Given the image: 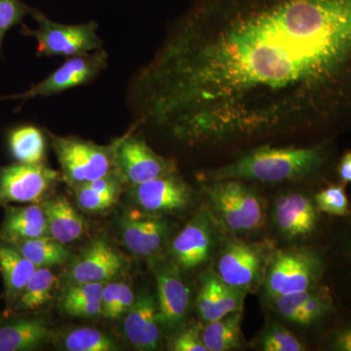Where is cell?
I'll return each mask as SVG.
<instances>
[{"label": "cell", "instance_id": "f35d334b", "mask_svg": "<svg viewBox=\"0 0 351 351\" xmlns=\"http://www.w3.org/2000/svg\"><path fill=\"white\" fill-rule=\"evenodd\" d=\"M120 282L110 281L105 284L103 295H101V315L110 319L113 307L117 302V294H119Z\"/></svg>", "mask_w": 351, "mask_h": 351}, {"label": "cell", "instance_id": "1f68e13d", "mask_svg": "<svg viewBox=\"0 0 351 351\" xmlns=\"http://www.w3.org/2000/svg\"><path fill=\"white\" fill-rule=\"evenodd\" d=\"M258 350L263 351H304L306 346L288 328L276 321L267 323L258 337Z\"/></svg>", "mask_w": 351, "mask_h": 351}, {"label": "cell", "instance_id": "8992f818", "mask_svg": "<svg viewBox=\"0 0 351 351\" xmlns=\"http://www.w3.org/2000/svg\"><path fill=\"white\" fill-rule=\"evenodd\" d=\"M47 133L61 167L63 181L71 188H77L115 171L112 145Z\"/></svg>", "mask_w": 351, "mask_h": 351}, {"label": "cell", "instance_id": "d4e9b609", "mask_svg": "<svg viewBox=\"0 0 351 351\" xmlns=\"http://www.w3.org/2000/svg\"><path fill=\"white\" fill-rule=\"evenodd\" d=\"M38 267L24 257L15 247L0 242V274L4 285V297L14 304Z\"/></svg>", "mask_w": 351, "mask_h": 351}, {"label": "cell", "instance_id": "277c9868", "mask_svg": "<svg viewBox=\"0 0 351 351\" xmlns=\"http://www.w3.org/2000/svg\"><path fill=\"white\" fill-rule=\"evenodd\" d=\"M205 182L209 210L223 230L240 237L262 228L265 206L255 189L240 180Z\"/></svg>", "mask_w": 351, "mask_h": 351}, {"label": "cell", "instance_id": "9c48e42d", "mask_svg": "<svg viewBox=\"0 0 351 351\" xmlns=\"http://www.w3.org/2000/svg\"><path fill=\"white\" fill-rule=\"evenodd\" d=\"M274 313L287 322L320 331V335L341 313L338 300L326 282L301 293L271 300Z\"/></svg>", "mask_w": 351, "mask_h": 351}, {"label": "cell", "instance_id": "30bf717a", "mask_svg": "<svg viewBox=\"0 0 351 351\" xmlns=\"http://www.w3.org/2000/svg\"><path fill=\"white\" fill-rule=\"evenodd\" d=\"M61 180V173L45 163L0 167V207L43 202Z\"/></svg>", "mask_w": 351, "mask_h": 351}, {"label": "cell", "instance_id": "83f0119b", "mask_svg": "<svg viewBox=\"0 0 351 351\" xmlns=\"http://www.w3.org/2000/svg\"><path fill=\"white\" fill-rule=\"evenodd\" d=\"M57 287V276L50 267H38L13 306L23 313L38 311L52 301Z\"/></svg>", "mask_w": 351, "mask_h": 351}, {"label": "cell", "instance_id": "ffe728a7", "mask_svg": "<svg viewBox=\"0 0 351 351\" xmlns=\"http://www.w3.org/2000/svg\"><path fill=\"white\" fill-rule=\"evenodd\" d=\"M160 327L156 295L144 293L136 298L123 324L129 343L137 350H156L160 345Z\"/></svg>", "mask_w": 351, "mask_h": 351}, {"label": "cell", "instance_id": "8fae6325", "mask_svg": "<svg viewBox=\"0 0 351 351\" xmlns=\"http://www.w3.org/2000/svg\"><path fill=\"white\" fill-rule=\"evenodd\" d=\"M218 221L209 209H201L178 233L171 244L172 261L182 271L198 269L218 251L221 237Z\"/></svg>", "mask_w": 351, "mask_h": 351}, {"label": "cell", "instance_id": "836d02e7", "mask_svg": "<svg viewBox=\"0 0 351 351\" xmlns=\"http://www.w3.org/2000/svg\"><path fill=\"white\" fill-rule=\"evenodd\" d=\"M31 12L32 9L21 0H0V51L7 32Z\"/></svg>", "mask_w": 351, "mask_h": 351}, {"label": "cell", "instance_id": "ac0fdd59", "mask_svg": "<svg viewBox=\"0 0 351 351\" xmlns=\"http://www.w3.org/2000/svg\"><path fill=\"white\" fill-rule=\"evenodd\" d=\"M330 228L327 274L332 272L339 285L332 287L339 306L343 304L351 313V212L345 218L335 219Z\"/></svg>", "mask_w": 351, "mask_h": 351}, {"label": "cell", "instance_id": "7a4b0ae2", "mask_svg": "<svg viewBox=\"0 0 351 351\" xmlns=\"http://www.w3.org/2000/svg\"><path fill=\"white\" fill-rule=\"evenodd\" d=\"M337 161L335 138L307 147L263 145L244 152L232 162L209 171L204 180L232 179L271 184L306 181L323 184L331 181Z\"/></svg>", "mask_w": 351, "mask_h": 351}, {"label": "cell", "instance_id": "d590c367", "mask_svg": "<svg viewBox=\"0 0 351 351\" xmlns=\"http://www.w3.org/2000/svg\"><path fill=\"white\" fill-rule=\"evenodd\" d=\"M202 327L191 325L178 332L173 339L170 350L173 351H208L201 335Z\"/></svg>", "mask_w": 351, "mask_h": 351}, {"label": "cell", "instance_id": "6da1fadb", "mask_svg": "<svg viewBox=\"0 0 351 351\" xmlns=\"http://www.w3.org/2000/svg\"><path fill=\"white\" fill-rule=\"evenodd\" d=\"M145 119L191 145L351 129V0H198L138 78Z\"/></svg>", "mask_w": 351, "mask_h": 351}, {"label": "cell", "instance_id": "e0dca14e", "mask_svg": "<svg viewBox=\"0 0 351 351\" xmlns=\"http://www.w3.org/2000/svg\"><path fill=\"white\" fill-rule=\"evenodd\" d=\"M247 294L246 291L221 280L214 269L208 270L201 276L196 298V309L201 322L206 324L234 311H243Z\"/></svg>", "mask_w": 351, "mask_h": 351}, {"label": "cell", "instance_id": "4dcf8cb0", "mask_svg": "<svg viewBox=\"0 0 351 351\" xmlns=\"http://www.w3.org/2000/svg\"><path fill=\"white\" fill-rule=\"evenodd\" d=\"M64 350L69 351H115L119 346L107 334L95 328L71 330L64 339Z\"/></svg>", "mask_w": 351, "mask_h": 351}, {"label": "cell", "instance_id": "44dd1931", "mask_svg": "<svg viewBox=\"0 0 351 351\" xmlns=\"http://www.w3.org/2000/svg\"><path fill=\"white\" fill-rule=\"evenodd\" d=\"M3 208L0 242L15 245L25 240L47 237V221L41 203H31L25 206L7 205Z\"/></svg>", "mask_w": 351, "mask_h": 351}, {"label": "cell", "instance_id": "d6986e66", "mask_svg": "<svg viewBox=\"0 0 351 351\" xmlns=\"http://www.w3.org/2000/svg\"><path fill=\"white\" fill-rule=\"evenodd\" d=\"M169 232V223L159 215L131 213L120 221L122 242L140 257H149L160 250Z\"/></svg>", "mask_w": 351, "mask_h": 351}, {"label": "cell", "instance_id": "f1b7e54d", "mask_svg": "<svg viewBox=\"0 0 351 351\" xmlns=\"http://www.w3.org/2000/svg\"><path fill=\"white\" fill-rule=\"evenodd\" d=\"M12 246L36 267H57L64 265L71 258V251L66 248V244L48 235L25 240Z\"/></svg>", "mask_w": 351, "mask_h": 351}, {"label": "cell", "instance_id": "d6a6232c", "mask_svg": "<svg viewBox=\"0 0 351 351\" xmlns=\"http://www.w3.org/2000/svg\"><path fill=\"white\" fill-rule=\"evenodd\" d=\"M343 319L339 313L334 322L321 334V346L329 350L351 351V313Z\"/></svg>", "mask_w": 351, "mask_h": 351}, {"label": "cell", "instance_id": "52a82bcc", "mask_svg": "<svg viewBox=\"0 0 351 351\" xmlns=\"http://www.w3.org/2000/svg\"><path fill=\"white\" fill-rule=\"evenodd\" d=\"M31 14L38 29L24 27L22 32L25 36L36 39L39 56H61L68 59L103 48V40L97 34L98 24L93 21L84 24L66 25L50 20L38 10L32 9Z\"/></svg>", "mask_w": 351, "mask_h": 351}, {"label": "cell", "instance_id": "5b68a950", "mask_svg": "<svg viewBox=\"0 0 351 351\" xmlns=\"http://www.w3.org/2000/svg\"><path fill=\"white\" fill-rule=\"evenodd\" d=\"M272 252L271 245L265 241H249L234 235L223 237L215 272L228 285L249 293L262 285Z\"/></svg>", "mask_w": 351, "mask_h": 351}, {"label": "cell", "instance_id": "4fadbf2b", "mask_svg": "<svg viewBox=\"0 0 351 351\" xmlns=\"http://www.w3.org/2000/svg\"><path fill=\"white\" fill-rule=\"evenodd\" d=\"M108 55L105 50L68 58L63 64L45 80L34 85L24 93L0 97L3 100H29L36 97H50L93 82L108 66Z\"/></svg>", "mask_w": 351, "mask_h": 351}, {"label": "cell", "instance_id": "2e32d148", "mask_svg": "<svg viewBox=\"0 0 351 351\" xmlns=\"http://www.w3.org/2000/svg\"><path fill=\"white\" fill-rule=\"evenodd\" d=\"M174 262L165 263L156 270L157 314L160 326L175 331L182 326L191 304V290Z\"/></svg>", "mask_w": 351, "mask_h": 351}, {"label": "cell", "instance_id": "7c38bea8", "mask_svg": "<svg viewBox=\"0 0 351 351\" xmlns=\"http://www.w3.org/2000/svg\"><path fill=\"white\" fill-rule=\"evenodd\" d=\"M112 145L115 171L129 186H137L176 172L171 159L159 156L138 136L126 135Z\"/></svg>", "mask_w": 351, "mask_h": 351}, {"label": "cell", "instance_id": "5bb4252c", "mask_svg": "<svg viewBox=\"0 0 351 351\" xmlns=\"http://www.w3.org/2000/svg\"><path fill=\"white\" fill-rule=\"evenodd\" d=\"M127 258L104 239L92 242L66 274L68 285L82 283H107L123 274Z\"/></svg>", "mask_w": 351, "mask_h": 351}, {"label": "cell", "instance_id": "3957f363", "mask_svg": "<svg viewBox=\"0 0 351 351\" xmlns=\"http://www.w3.org/2000/svg\"><path fill=\"white\" fill-rule=\"evenodd\" d=\"M328 269L325 245H306L274 250L263 279L267 301L304 292L324 282Z\"/></svg>", "mask_w": 351, "mask_h": 351}, {"label": "cell", "instance_id": "7402d4cb", "mask_svg": "<svg viewBox=\"0 0 351 351\" xmlns=\"http://www.w3.org/2000/svg\"><path fill=\"white\" fill-rule=\"evenodd\" d=\"M49 323L38 316L13 318L0 325V351L38 350L52 339Z\"/></svg>", "mask_w": 351, "mask_h": 351}, {"label": "cell", "instance_id": "9a60e30c", "mask_svg": "<svg viewBox=\"0 0 351 351\" xmlns=\"http://www.w3.org/2000/svg\"><path fill=\"white\" fill-rule=\"evenodd\" d=\"M137 206L147 214L175 213L188 208L193 191L177 173L131 186Z\"/></svg>", "mask_w": 351, "mask_h": 351}, {"label": "cell", "instance_id": "603a6c76", "mask_svg": "<svg viewBox=\"0 0 351 351\" xmlns=\"http://www.w3.org/2000/svg\"><path fill=\"white\" fill-rule=\"evenodd\" d=\"M48 235L64 244L76 241L86 232V221L66 196L59 195L41 202Z\"/></svg>", "mask_w": 351, "mask_h": 351}, {"label": "cell", "instance_id": "ba28073f", "mask_svg": "<svg viewBox=\"0 0 351 351\" xmlns=\"http://www.w3.org/2000/svg\"><path fill=\"white\" fill-rule=\"evenodd\" d=\"M271 219L277 233L290 243L315 241L326 232L325 216L309 191H287L277 196Z\"/></svg>", "mask_w": 351, "mask_h": 351}, {"label": "cell", "instance_id": "cb8c5ba5", "mask_svg": "<svg viewBox=\"0 0 351 351\" xmlns=\"http://www.w3.org/2000/svg\"><path fill=\"white\" fill-rule=\"evenodd\" d=\"M124 182L117 171L75 189L76 202L88 213L107 211L119 201Z\"/></svg>", "mask_w": 351, "mask_h": 351}, {"label": "cell", "instance_id": "74e56055", "mask_svg": "<svg viewBox=\"0 0 351 351\" xmlns=\"http://www.w3.org/2000/svg\"><path fill=\"white\" fill-rule=\"evenodd\" d=\"M64 313L73 317H94L101 315V301L76 302L61 306Z\"/></svg>", "mask_w": 351, "mask_h": 351}, {"label": "cell", "instance_id": "8d00e7d4", "mask_svg": "<svg viewBox=\"0 0 351 351\" xmlns=\"http://www.w3.org/2000/svg\"><path fill=\"white\" fill-rule=\"evenodd\" d=\"M135 300V295H134L133 290H132L130 286L127 283L120 282L117 302H115V306L113 307L110 319H119L122 315L128 313Z\"/></svg>", "mask_w": 351, "mask_h": 351}, {"label": "cell", "instance_id": "f546056e", "mask_svg": "<svg viewBox=\"0 0 351 351\" xmlns=\"http://www.w3.org/2000/svg\"><path fill=\"white\" fill-rule=\"evenodd\" d=\"M318 210L332 219L345 218L351 212V202L346 193V184L338 181H329L321 184L313 193Z\"/></svg>", "mask_w": 351, "mask_h": 351}, {"label": "cell", "instance_id": "4316f807", "mask_svg": "<svg viewBox=\"0 0 351 351\" xmlns=\"http://www.w3.org/2000/svg\"><path fill=\"white\" fill-rule=\"evenodd\" d=\"M8 147L16 162L44 163L46 138L43 131L34 125L16 127L9 132Z\"/></svg>", "mask_w": 351, "mask_h": 351}, {"label": "cell", "instance_id": "484cf974", "mask_svg": "<svg viewBox=\"0 0 351 351\" xmlns=\"http://www.w3.org/2000/svg\"><path fill=\"white\" fill-rule=\"evenodd\" d=\"M243 311H234L216 321L203 324L201 335L208 351H230L242 345Z\"/></svg>", "mask_w": 351, "mask_h": 351}, {"label": "cell", "instance_id": "ab89813d", "mask_svg": "<svg viewBox=\"0 0 351 351\" xmlns=\"http://www.w3.org/2000/svg\"><path fill=\"white\" fill-rule=\"evenodd\" d=\"M337 181L348 186L351 184V151H346L337 161L335 167Z\"/></svg>", "mask_w": 351, "mask_h": 351}, {"label": "cell", "instance_id": "e575fe53", "mask_svg": "<svg viewBox=\"0 0 351 351\" xmlns=\"http://www.w3.org/2000/svg\"><path fill=\"white\" fill-rule=\"evenodd\" d=\"M106 283L71 284L64 289L60 306L76 304V302L101 301Z\"/></svg>", "mask_w": 351, "mask_h": 351}]
</instances>
